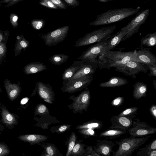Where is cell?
Wrapping results in <instances>:
<instances>
[{
    "label": "cell",
    "mask_w": 156,
    "mask_h": 156,
    "mask_svg": "<svg viewBox=\"0 0 156 156\" xmlns=\"http://www.w3.org/2000/svg\"><path fill=\"white\" fill-rule=\"evenodd\" d=\"M133 51L122 52L109 51L103 52L98 59L97 65L101 69H110L121 66L132 61Z\"/></svg>",
    "instance_id": "obj_1"
},
{
    "label": "cell",
    "mask_w": 156,
    "mask_h": 156,
    "mask_svg": "<svg viewBox=\"0 0 156 156\" xmlns=\"http://www.w3.org/2000/svg\"><path fill=\"white\" fill-rule=\"evenodd\" d=\"M139 9L124 7L108 10L98 15L96 20L89 23L93 26H101L121 21L137 13Z\"/></svg>",
    "instance_id": "obj_2"
},
{
    "label": "cell",
    "mask_w": 156,
    "mask_h": 156,
    "mask_svg": "<svg viewBox=\"0 0 156 156\" xmlns=\"http://www.w3.org/2000/svg\"><path fill=\"white\" fill-rule=\"evenodd\" d=\"M116 27L115 25L104 27L87 33L76 41L74 46L81 47L106 41L111 37Z\"/></svg>",
    "instance_id": "obj_3"
},
{
    "label": "cell",
    "mask_w": 156,
    "mask_h": 156,
    "mask_svg": "<svg viewBox=\"0 0 156 156\" xmlns=\"http://www.w3.org/2000/svg\"><path fill=\"white\" fill-rule=\"evenodd\" d=\"M151 136L150 135L143 137H133L122 139L116 143L118 145V150L113 151V156H131L133 153L144 144Z\"/></svg>",
    "instance_id": "obj_4"
},
{
    "label": "cell",
    "mask_w": 156,
    "mask_h": 156,
    "mask_svg": "<svg viewBox=\"0 0 156 156\" xmlns=\"http://www.w3.org/2000/svg\"><path fill=\"white\" fill-rule=\"evenodd\" d=\"M108 40L97 43L93 44L84 51L77 60L84 62H91L97 64L98 57L105 52Z\"/></svg>",
    "instance_id": "obj_5"
},
{
    "label": "cell",
    "mask_w": 156,
    "mask_h": 156,
    "mask_svg": "<svg viewBox=\"0 0 156 156\" xmlns=\"http://www.w3.org/2000/svg\"><path fill=\"white\" fill-rule=\"evenodd\" d=\"M93 79L92 75H88L69 81H63L61 90L70 94L81 90L87 88Z\"/></svg>",
    "instance_id": "obj_6"
},
{
    "label": "cell",
    "mask_w": 156,
    "mask_h": 156,
    "mask_svg": "<svg viewBox=\"0 0 156 156\" xmlns=\"http://www.w3.org/2000/svg\"><path fill=\"white\" fill-rule=\"evenodd\" d=\"M150 9L147 8L137 12L136 16L125 27L127 32L121 41L129 39L138 31L140 27L145 22L149 15Z\"/></svg>",
    "instance_id": "obj_7"
},
{
    "label": "cell",
    "mask_w": 156,
    "mask_h": 156,
    "mask_svg": "<svg viewBox=\"0 0 156 156\" xmlns=\"http://www.w3.org/2000/svg\"><path fill=\"white\" fill-rule=\"evenodd\" d=\"M69 29V26H64L46 34L41 35L45 44L48 46L56 45L63 41L67 36Z\"/></svg>",
    "instance_id": "obj_8"
},
{
    "label": "cell",
    "mask_w": 156,
    "mask_h": 156,
    "mask_svg": "<svg viewBox=\"0 0 156 156\" xmlns=\"http://www.w3.org/2000/svg\"><path fill=\"white\" fill-rule=\"evenodd\" d=\"M73 103L69 105V108L73 110V112L81 113L83 111H87L89 107L90 99V94L89 89L86 88L76 97L71 96Z\"/></svg>",
    "instance_id": "obj_9"
},
{
    "label": "cell",
    "mask_w": 156,
    "mask_h": 156,
    "mask_svg": "<svg viewBox=\"0 0 156 156\" xmlns=\"http://www.w3.org/2000/svg\"><path fill=\"white\" fill-rule=\"evenodd\" d=\"M127 131L130 136L143 137L155 133L156 128L152 127L145 122H141L139 119L136 118L133 121L132 126Z\"/></svg>",
    "instance_id": "obj_10"
},
{
    "label": "cell",
    "mask_w": 156,
    "mask_h": 156,
    "mask_svg": "<svg viewBox=\"0 0 156 156\" xmlns=\"http://www.w3.org/2000/svg\"><path fill=\"white\" fill-rule=\"evenodd\" d=\"M115 70L122 73L124 75L131 76L133 79L140 72L146 73L148 70V66L139 62L129 61L124 65L116 67Z\"/></svg>",
    "instance_id": "obj_11"
},
{
    "label": "cell",
    "mask_w": 156,
    "mask_h": 156,
    "mask_svg": "<svg viewBox=\"0 0 156 156\" xmlns=\"http://www.w3.org/2000/svg\"><path fill=\"white\" fill-rule=\"evenodd\" d=\"M140 47L139 50H134L132 57V61L147 66H156V56L149 51L150 48H144Z\"/></svg>",
    "instance_id": "obj_12"
},
{
    "label": "cell",
    "mask_w": 156,
    "mask_h": 156,
    "mask_svg": "<svg viewBox=\"0 0 156 156\" xmlns=\"http://www.w3.org/2000/svg\"><path fill=\"white\" fill-rule=\"evenodd\" d=\"M136 117V115L126 116H120L119 115H113L110 120L112 125L109 128H119L127 130L131 127L133 119Z\"/></svg>",
    "instance_id": "obj_13"
},
{
    "label": "cell",
    "mask_w": 156,
    "mask_h": 156,
    "mask_svg": "<svg viewBox=\"0 0 156 156\" xmlns=\"http://www.w3.org/2000/svg\"><path fill=\"white\" fill-rule=\"evenodd\" d=\"M36 87L37 94L41 98L48 103H53L55 94L52 87L49 84L39 81L37 82Z\"/></svg>",
    "instance_id": "obj_14"
},
{
    "label": "cell",
    "mask_w": 156,
    "mask_h": 156,
    "mask_svg": "<svg viewBox=\"0 0 156 156\" xmlns=\"http://www.w3.org/2000/svg\"><path fill=\"white\" fill-rule=\"evenodd\" d=\"M116 144L112 141L105 139L97 140V143L93 147L94 149L101 156H109L113 152V147Z\"/></svg>",
    "instance_id": "obj_15"
},
{
    "label": "cell",
    "mask_w": 156,
    "mask_h": 156,
    "mask_svg": "<svg viewBox=\"0 0 156 156\" xmlns=\"http://www.w3.org/2000/svg\"><path fill=\"white\" fill-rule=\"evenodd\" d=\"M98 67L96 64L91 62H84L82 66L71 77L66 81L71 80L86 75H92L95 73Z\"/></svg>",
    "instance_id": "obj_16"
},
{
    "label": "cell",
    "mask_w": 156,
    "mask_h": 156,
    "mask_svg": "<svg viewBox=\"0 0 156 156\" xmlns=\"http://www.w3.org/2000/svg\"><path fill=\"white\" fill-rule=\"evenodd\" d=\"M127 32V29L125 27L122 28L120 30L114 34L112 35L108 40L105 52L110 51L115 48L122 41L123 37Z\"/></svg>",
    "instance_id": "obj_17"
},
{
    "label": "cell",
    "mask_w": 156,
    "mask_h": 156,
    "mask_svg": "<svg viewBox=\"0 0 156 156\" xmlns=\"http://www.w3.org/2000/svg\"><path fill=\"white\" fill-rule=\"evenodd\" d=\"M1 109V120L2 122L10 128L18 123L16 117L9 112L4 105H2Z\"/></svg>",
    "instance_id": "obj_18"
},
{
    "label": "cell",
    "mask_w": 156,
    "mask_h": 156,
    "mask_svg": "<svg viewBox=\"0 0 156 156\" xmlns=\"http://www.w3.org/2000/svg\"><path fill=\"white\" fill-rule=\"evenodd\" d=\"M5 87L9 99L12 101L16 99L20 95L21 89L15 83H12L8 80L4 82Z\"/></svg>",
    "instance_id": "obj_19"
},
{
    "label": "cell",
    "mask_w": 156,
    "mask_h": 156,
    "mask_svg": "<svg viewBox=\"0 0 156 156\" xmlns=\"http://www.w3.org/2000/svg\"><path fill=\"white\" fill-rule=\"evenodd\" d=\"M93 147L85 145L79 142L75 144L70 156H87L90 154L93 150Z\"/></svg>",
    "instance_id": "obj_20"
},
{
    "label": "cell",
    "mask_w": 156,
    "mask_h": 156,
    "mask_svg": "<svg viewBox=\"0 0 156 156\" xmlns=\"http://www.w3.org/2000/svg\"><path fill=\"white\" fill-rule=\"evenodd\" d=\"M18 138L21 141L33 145L45 141L47 139L48 137L40 134H30L21 135L19 136Z\"/></svg>",
    "instance_id": "obj_21"
},
{
    "label": "cell",
    "mask_w": 156,
    "mask_h": 156,
    "mask_svg": "<svg viewBox=\"0 0 156 156\" xmlns=\"http://www.w3.org/2000/svg\"><path fill=\"white\" fill-rule=\"evenodd\" d=\"M84 62L81 61H74L72 65L66 69L62 75V79L63 81L67 80L83 65Z\"/></svg>",
    "instance_id": "obj_22"
},
{
    "label": "cell",
    "mask_w": 156,
    "mask_h": 156,
    "mask_svg": "<svg viewBox=\"0 0 156 156\" xmlns=\"http://www.w3.org/2000/svg\"><path fill=\"white\" fill-rule=\"evenodd\" d=\"M127 80L123 78L118 76H112L108 81L102 82L99 86L102 87H119L127 84Z\"/></svg>",
    "instance_id": "obj_23"
},
{
    "label": "cell",
    "mask_w": 156,
    "mask_h": 156,
    "mask_svg": "<svg viewBox=\"0 0 156 156\" xmlns=\"http://www.w3.org/2000/svg\"><path fill=\"white\" fill-rule=\"evenodd\" d=\"M46 66L40 62H30L24 67L23 71L27 74H31L41 72L46 69Z\"/></svg>",
    "instance_id": "obj_24"
},
{
    "label": "cell",
    "mask_w": 156,
    "mask_h": 156,
    "mask_svg": "<svg viewBox=\"0 0 156 156\" xmlns=\"http://www.w3.org/2000/svg\"><path fill=\"white\" fill-rule=\"evenodd\" d=\"M133 98L136 100L140 99L145 97L147 90L146 84L141 82H138L133 85Z\"/></svg>",
    "instance_id": "obj_25"
},
{
    "label": "cell",
    "mask_w": 156,
    "mask_h": 156,
    "mask_svg": "<svg viewBox=\"0 0 156 156\" xmlns=\"http://www.w3.org/2000/svg\"><path fill=\"white\" fill-rule=\"evenodd\" d=\"M127 131V130L119 128H109L101 132L99 136L100 137H107L113 139L125 134Z\"/></svg>",
    "instance_id": "obj_26"
},
{
    "label": "cell",
    "mask_w": 156,
    "mask_h": 156,
    "mask_svg": "<svg viewBox=\"0 0 156 156\" xmlns=\"http://www.w3.org/2000/svg\"><path fill=\"white\" fill-rule=\"evenodd\" d=\"M140 41L142 46L147 47L155 46L156 44V32L147 34L141 39Z\"/></svg>",
    "instance_id": "obj_27"
},
{
    "label": "cell",
    "mask_w": 156,
    "mask_h": 156,
    "mask_svg": "<svg viewBox=\"0 0 156 156\" xmlns=\"http://www.w3.org/2000/svg\"><path fill=\"white\" fill-rule=\"evenodd\" d=\"M102 122L99 120H94L84 123L82 125L76 126V129H101L103 126Z\"/></svg>",
    "instance_id": "obj_28"
},
{
    "label": "cell",
    "mask_w": 156,
    "mask_h": 156,
    "mask_svg": "<svg viewBox=\"0 0 156 156\" xmlns=\"http://www.w3.org/2000/svg\"><path fill=\"white\" fill-rule=\"evenodd\" d=\"M69 56L64 54L54 55L49 58L50 62L55 65H60L65 63L67 60Z\"/></svg>",
    "instance_id": "obj_29"
},
{
    "label": "cell",
    "mask_w": 156,
    "mask_h": 156,
    "mask_svg": "<svg viewBox=\"0 0 156 156\" xmlns=\"http://www.w3.org/2000/svg\"><path fill=\"white\" fill-rule=\"evenodd\" d=\"M76 139L77 136L75 133H72L69 137L68 141V148L66 154V156H70L71 152L75 144Z\"/></svg>",
    "instance_id": "obj_30"
},
{
    "label": "cell",
    "mask_w": 156,
    "mask_h": 156,
    "mask_svg": "<svg viewBox=\"0 0 156 156\" xmlns=\"http://www.w3.org/2000/svg\"><path fill=\"white\" fill-rule=\"evenodd\" d=\"M45 152L48 156L57 155V148L53 144H48L45 146H43Z\"/></svg>",
    "instance_id": "obj_31"
},
{
    "label": "cell",
    "mask_w": 156,
    "mask_h": 156,
    "mask_svg": "<svg viewBox=\"0 0 156 156\" xmlns=\"http://www.w3.org/2000/svg\"><path fill=\"white\" fill-rule=\"evenodd\" d=\"M137 155L140 156H156V150H148L143 147L138 150Z\"/></svg>",
    "instance_id": "obj_32"
},
{
    "label": "cell",
    "mask_w": 156,
    "mask_h": 156,
    "mask_svg": "<svg viewBox=\"0 0 156 156\" xmlns=\"http://www.w3.org/2000/svg\"><path fill=\"white\" fill-rule=\"evenodd\" d=\"M21 41L18 42L16 47V50L20 51L22 49H25L29 46V42L27 40L23 37V35L20 36Z\"/></svg>",
    "instance_id": "obj_33"
},
{
    "label": "cell",
    "mask_w": 156,
    "mask_h": 156,
    "mask_svg": "<svg viewBox=\"0 0 156 156\" xmlns=\"http://www.w3.org/2000/svg\"><path fill=\"white\" fill-rule=\"evenodd\" d=\"M137 107H133L126 109L118 114L120 116L130 115H136L138 110Z\"/></svg>",
    "instance_id": "obj_34"
},
{
    "label": "cell",
    "mask_w": 156,
    "mask_h": 156,
    "mask_svg": "<svg viewBox=\"0 0 156 156\" xmlns=\"http://www.w3.org/2000/svg\"><path fill=\"white\" fill-rule=\"evenodd\" d=\"M44 24L43 20L40 19H33L31 22V24L34 29L37 30L41 29Z\"/></svg>",
    "instance_id": "obj_35"
},
{
    "label": "cell",
    "mask_w": 156,
    "mask_h": 156,
    "mask_svg": "<svg viewBox=\"0 0 156 156\" xmlns=\"http://www.w3.org/2000/svg\"><path fill=\"white\" fill-rule=\"evenodd\" d=\"M79 132L86 137L94 136L95 133L94 129H79Z\"/></svg>",
    "instance_id": "obj_36"
},
{
    "label": "cell",
    "mask_w": 156,
    "mask_h": 156,
    "mask_svg": "<svg viewBox=\"0 0 156 156\" xmlns=\"http://www.w3.org/2000/svg\"><path fill=\"white\" fill-rule=\"evenodd\" d=\"M10 152L8 147L4 143H0V156H5L8 155Z\"/></svg>",
    "instance_id": "obj_37"
},
{
    "label": "cell",
    "mask_w": 156,
    "mask_h": 156,
    "mask_svg": "<svg viewBox=\"0 0 156 156\" xmlns=\"http://www.w3.org/2000/svg\"><path fill=\"white\" fill-rule=\"evenodd\" d=\"M9 20L10 23L14 28L17 27L18 25V17L17 15L13 13H11L9 16Z\"/></svg>",
    "instance_id": "obj_38"
},
{
    "label": "cell",
    "mask_w": 156,
    "mask_h": 156,
    "mask_svg": "<svg viewBox=\"0 0 156 156\" xmlns=\"http://www.w3.org/2000/svg\"><path fill=\"white\" fill-rule=\"evenodd\" d=\"M48 112V108L44 104H38L36 106L35 109V112L36 114H43Z\"/></svg>",
    "instance_id": "obj_39"
},
{
    "label": "cell",
    "mask_w": 156,
    "mask_h": 156,
    "mask_svg": "<svg viewBox=\"0 0 156 156\" xmlns=\"http://www.w3.org/2000/svg\"><path fill=\"white\" fill-rule=\"evenodd\" d=\"M39 3L41 5L48 8L55 9H58V7L49 0H41Z\"/></svg>",
    "instance_id": "obj_40"
},
{
    "label": "cell",
    "mask_w": 156,
    "mask_h": 156,
    "mask_svg": "<svg viewBox=\"0 0 156 156\" xmlns=\"http://www.w3.org/2000/svg\"><path fill=\"white\" fill-rule=\"evenodd\" d=\"M124 99L123 97H116L112 101L111 104L114 106H119L122 105L124 101Z\"/></svg>",
    "instance_id": "obj_41"
},
{
    "label": "cell",
    "mask_w": 156,
    "mask_h": 156,
    "mask_svg": "<svg viewBox=\"0 0 156 156\" xmlns=\"http://www.w3.org/2000/svg\"><path fill=\"white\" fill-rule=\"evenodd\" d=\"M143 148L145 149L148 150H156V139H155L153 140Z\"/></svg>",
    "instance_id": "obj_42"
},
{
    "label": "cell",
    "mask_w": 156,
    "mask_h": 156,
    "mask_svg": "<svg viewBox=\"0 0 156 156\" xmlns=\"http://www.w3.org/2000/svg\"><path fill=\"white\" fill-rule=\"evenodd\" d=\"M55 5L58 8L66 9V7L61 0H49Z\"/></svg>",
    "instance_id": "obj_43"
},
{
    "label": "cell",
    "mask_w": 156,
    "mask_h": 156,
    "mask_svg": "<svg viewBox=\"0 0 156 156\" xmlns=\"http://www.w3.org/2000/svg\"><path fill=\"white\" fill-rule=\"evenodd\" d=\"M150 73L148 75L150 76H156V66L149 65L147 66Z\"/></svg>",
    "instance_id": "obj_44"
},
{
    "label": "cell",
    "mask_w": 156,
    "mask_h": 156,
    "mask_svg": "<svg viewBox=\"0 0 156 156\" xmlns=\"http://www.w3.org/2000/svg\"><path fill=\"white\" fill-rule=\"evenodd\" d=\"M69 6H77L80 4V2L77 0H64Z\"/></svg>",
    "instance_id": "obj_45"
},
{
    "label": "cell",
    "mask_w": 156,
    "mask_h": 156,
    "mask_svg": "<svg viewBox=\"0 0 156 156\" xmlns=\"http://www.w3.org/2000/svg\"><path fill=\"white\" fill-rule=\"evenodd\" d=\"M5 45L3 42L0 43V58L5 55Z\"/></svg>",
    "instance_id": "obj_46"
},
{
    "label": "cell",
    "mask_w": 156,
    "mask_h": 156,
    "mask_svg": "<svg viewBox=\"0 0 156 156\" xmlns=\"http://www.w3.org/2000/svg\"><path fill=\"white\" fill-rule=\"evenodd\" d=\"M9 33L8 30L3 31L2 30H0V43L2 42V41L5 38V37L8 36Z\"/></svg>",
    "instance_id": "obj_47"
},
{
    "label": "cell",
    "mask_w": 156,
    "mask_h": 156,
    "mask_svg": "<svg viewBox=\"0 0 156 156\" xmlns=\"http://www.w3.org/2000/svg\"><path fill=\"white\" fill-rule=\"evenodd\" d=\"M150 111L153 118L156 120V105H153L150 108Z\"/></svg>",
    "instance_id": "obj_48"
},
{
    "label": "cell",
    "mask_w": 156,
    "mask_h": 156,
    "mask_svg": "<svg viewBox=\"0 0 156 156\" xmlns=\"http://www.w3.org/2000/svg\"><path fill=\"white\" fill-rule=\"evenodd\" d=\"M69 125H65L60 126L58 129V132H64L70 126Z\"/></svg>",
    "instance_id": "obj_49"
},
{
    "label": "cell",
    "mask_w": 156,
    "mask_h": 156,
    "mask_svg": "<svg viewBox=\"0 0 156 156\" xmlns=\"http://www.w3.org/2000/svg\"><path fill=\"white\" fill-rule=\"evenodd\" d=\"M23 0H12L10 2L8 3L6 5H5V7H9L10 6H13Z\"/></svg>",
    "instance_id": "obj_50"
},
{
    "label": "cell",
    "mask_w": 156,
    "mask_h": 156,
    "mask_svg": "<svg viewBox=\"0 0 156 156\" xmlns=\"http://www.w3.org/2000/svg\"><path fill=\"white\" fill-rule=\"evenodd\" d=\"M101 156L98 154L94 149H93L91 153L87 156Z\"/></svg>",
    "instance_id": "obj_51"
},
{
    "label": "cell",
    "mask_w": 156,
    "mask_h": 156,
    "mask_svg": "<svg viewBox=\"0 0 156 156\" xmlns=\"http://www.w3.org/2000/svg\"><path fill=\"white\" fill-rule=\"evenodd\" d=\"M28 98H23L21 101V104H24L27 103L28 101Z\"/></svg>",
    "instance_id": "obj_52"
},
{
    "label": "cell",
    "mask_w": 156,
    "mask_h": 156,
    "mask_svg": "<svg viewBox=\"0 0 156 156\" xmlns=\"http://www.w3.org/2000/svg\"><path fill=\"white\" fill-rule=\"evenodd\" d=\"M12 0H2L1 1L2 3L5 4L7 3H8Z\"/></svg>",
    "instance_id": "obj_53"
},
{
    "label": "cell",
    "mask_w": 156,
    "mask_h": 156,
    "mask_svg": "<svg viewBox=\"0 0 156 156\" xmlns=\"http://www.w3.org/2000/svg\"><path fill=\"white\" fill-rule=\"evenodd\" d=\"M96 1H98L101 2H110L114 0H95Z\"/></svg>",
    "instance_id": "obj_54"
},
{
    "label": "cell",
    "mask_w": 156,
    "mask_h": 156,
    "mask_svg": "<svg viewBox=\"0 0 156 156\" xmlns=\"http://www.w3.org/2000/svg\"><path fill=\"white\" fill-rule=\"evenodd\" d=\"M4 129V127L1 124H0V135L2 133V132L3 131Z\"/></svg>",
    "instance_id": "obj_55"
},
{
    "label": "cell",
    "mask_w": 156,
    "mask_h": 156,
    "mask_svg": "<svg viewBox=\"0 0 156 156\" xmlns=\"http://www.w3.org/2000/svg\"><path fill=\"white\" fill-rule=\"evenodd\" d=\"M153 84L154 87L155 89L156 90V80H154L153 81Z\"/></svg>",
    "instance_id": "obj_56"
},
{
    "label": "cell",
    "mask_w": 156,
    "mask_h": 156,
    "mask_svg": "<svg viewBox=\"0 0 156 156\" xmlns=\"http://www.w3.org/2000/svg\"><path fill=\"white\" fill-rule=\"evenodd\" d=\"M1 1H0V6H1V5H2V4H1Z\"/></svg>",
    "instance_id": "obj_57"
},
{
    "label": "cell",
    "mask_w": 156,
    "mask_h": 156,
    "mask_svg": "<svg viewBox=\"0 0 156 156\" xmlns=\"http://www.w3.org/2000/svg\"><path fill=\"white\" fill-rule=\"evenodd\" d=\"M0 92H2V90H1V88H0Z\"/></svg>",
    "instance_id": "obj_58"
},
{
    "label": "cell",
    "mask_w": 156,
    "mask_h": 156,
    "mask_svg": "<svg viewBox=\"0 0 156 156\" xmlns=\"http://www.w3.org/2000/svg\"><path fill=\"white\" fill-rule=\"evenodd\" d=\"M147 0V1H149V0Z\"/></svg>",
    "instance_id": "obj_59"
}]
</instances>
